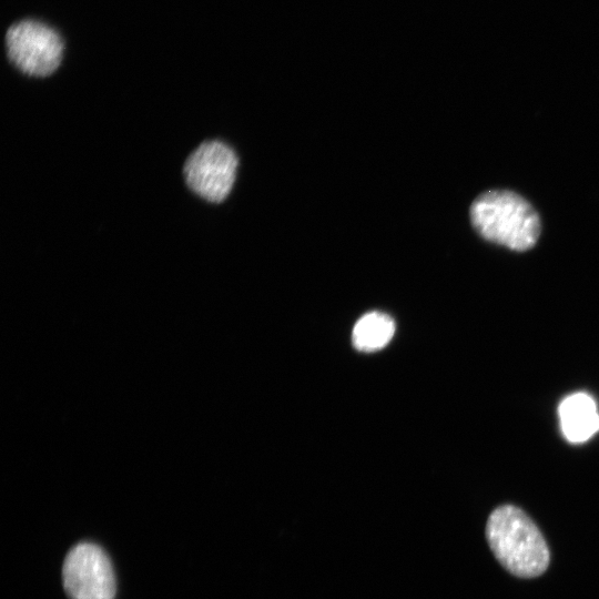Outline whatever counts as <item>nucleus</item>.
<instances>
[{
  "label": "nucleus",
  "instance_id": "obj_1",
  "mask_svg": "<svg viewBox=\"0 0 599 599\" xmlns=\"http://www.w3.org/2000/svg\"><path fill=\"white\" fill-rule=\"evenodd\" d=\"M486 538L499 564L518 578H536L549 566L550 552L542 534L517 506L501 505L491 511Z\"/></svg>",
  "mask_w": 599,
  "mask_h": 599
},
{
  "label": "nucleus",
  "instance_id": "obj_2",
  "mask_svg": "<svg viewBox=\"0 0 599 599\" xmlns=\"http://www.w3.org/2000/svg\"><path fill=\"white\" fill-rule=\"evenodd\" d=\"M470 222L485 240L524 252L535 246L540 234L539 215L532 205L509 190H490L470 206Z\"/></svg>",
  "mask_w": 599,
  "mask_h": 599
},
{
  "label": "nucleus",
  "instance_id": "obj_3",
  "mask_svg": "<svg viewBox=\"0 0 599 599\" xmlns=\"http://www.w3.org/2000/svg\"><path fill=\"white\" fill-rule=\"evenodd\" d=\"M238 173V153L221 139L201 142L182 166L183 181L190 193L214 205L223 204L232 195Z\"/></svg>",
  "mask_w": 599,
  "mask_h": 599
},
{
  "label": "nucleus",
  "instance_id": "obj_4",
  "mask_svg": "<svg viewBox=\"0 0 599 599\" xmlns=\"http://www.w3.org/2000/svg\"><path fill=\"white\" fill-rule=\"evenodd\" d=\"M6 52L10 64L22 75L47 79L62 65L64 45L61 37L49 26L23 20L9 28Z\"/></svg>",
  "mask_w": 599,
  "mask_h": 599
},
{
  "label": "nucleus",
  "instance_id": "obj_5",
  "mask_svg": "<svg viewBox=\"0 0 599 599\" xmlns=\"http://www.w3.org/2000/svg\"><path fill=\"white\" fill-rule=\"evenodd\" d=\"M62 578L70 599H114L111 561L94 544L80 542L71 548L64 559Z\"/></svg>",
  "mask_w": 599,
  "mask_h": 599
},
{
  "label": "nucleus",
  "instance_id": "obj_6",
  "mask_svg": "<svg viewBox=\"0 0 599 599\" xmlns=\"http://www.w3.org/2000/svg\"><path fill=\"white\" fill-rule=\"evenodd\" d=\"M558 415L561 432L569 443H583L599 430L596 402L586 393H575L564 398Z\"/></svg>",
  "mask_w": 599,
  "mask_h": 599
},
{
  "label": "nucleus",
  "instance_id": "obj_7",
  "mask_svg": "<svg viewBox=\"0 0 599 599\" xmlns=\"http://www.w3.org/2000/svg\"><path fill=\"white\" fill-rule=\"evenodd\" d=\"M395 334V322L382 312L363 315L354 325L352 343L361 352H375L384 348Z\"/></svg>",
  "mask_w": 599,
  "mask_h": 599
}]
</instances>
